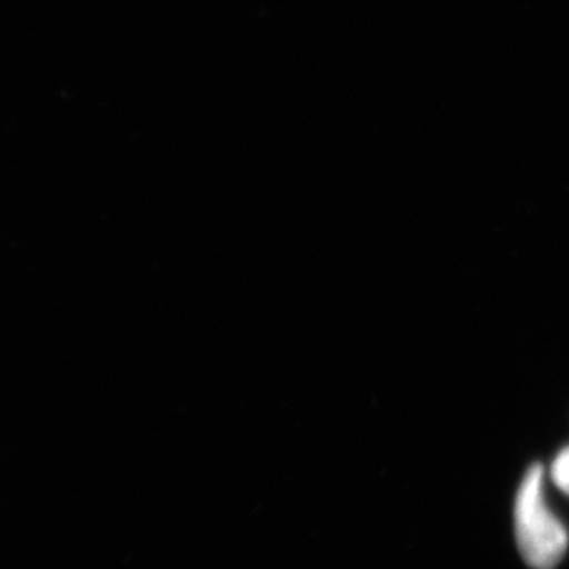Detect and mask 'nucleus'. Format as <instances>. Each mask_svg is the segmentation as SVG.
Listing matches in <instances>:
<instances>
[{"label":"nucleus","instance_id":"f03ea898","mask_svg":"<svg viewBox=\"0 0 569 569\" xmlns=\"http://www.w3.org/2000/svg\"><path fill=\"white\" fill-rule=\"evenodd\" d=\"M553 479L555 483L559 485L566 495H569V448L560 451L559 457L555 459Z\"/></svg>","mask_w":569,"mask_h":569},{"label":"nucleus","instance_id":"f257e3e1","mask_svg":"<svg viewBox=\"0 0 569 569\" xmlns=\"http://www.w3.org/2000/svg\"><path fill=\"white\" fill-rule=\"evenodd\" d=\"M516 538L521 557L535 569H553L568 549V532L543 495V468H529L516 498Z\"/></svg>","mask_w":569,"mask_h":569}]
</instances>
